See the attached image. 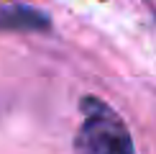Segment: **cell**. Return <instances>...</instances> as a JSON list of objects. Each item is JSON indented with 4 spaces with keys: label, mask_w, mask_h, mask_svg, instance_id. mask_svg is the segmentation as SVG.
<instances>
[{
    "label": "cell",
    "mask_w": 156,
    "mask_h": 154,
    "mask_svg": "<svg viewBox=\"0 0 156 154\" xmlns=\"http://www.w3.org/2000/svg\"><path fill=\"white\" fill-rule=\"evenodd\" d=\"M82 126L77 131V154H136L131 134L120 116L95 95L82 100Z\"/></svg>",
    "instance_id": "6da1fadb"
},
{
    "label": "cell",
    "mask_w": 156,
    "mask_h": 154,
    "mask_svg": "<svg viewBox=\"0 0 156 154\" xmlns=\"http://www.w3.org/2000/svg\"><path fill=\"white\" fill-rule=\"evenodd\" d=\"M46 13L26 5H3L0 3V31H49Z\"/></svg>",
    "instance_id": "7a4b0ae2"
}]
</instances>
